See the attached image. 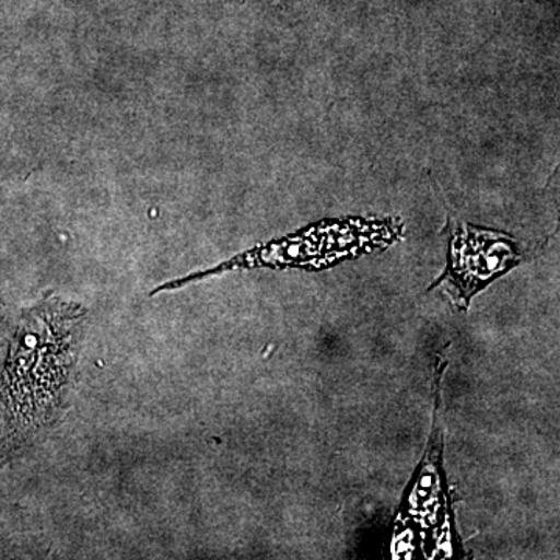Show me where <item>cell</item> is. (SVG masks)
<instances>
[{"label": "cell", "mask_w": 560, "mask_h": 560, "mask_svg": "<svg viewBox=\"0 0 560 560\" xmlns=\"http://www.w3.org/2000/svg\"><path fill=\"white\" fill-rule=\"evenodd\" d=\"M86 316L79 302L55 294H46L22 313L0 375L7 415L0 463L28 447L60 419Z\"/></svg>", "instance_id": "1"}, {"label": "cell", "mask_w": 560, "mask_h": 560, "mask_svg": "<svg viewBox=\"0 0 560 560\" xmlns=\"http://www.w3.org/2000/svg\"><path fill=\"white\" fill-rule=\"evenodd\" d=\"M515 260L517 254L506 235L475 230L466 224L453 232L451 271L453 279L466 285H480L482 280L506 271Z\"/></svg>", "instance_id": "2"}, {"label": "cell", "mask_w": 560, "mask_h": 560, "mask_svg": "<svg viewBox=\"0 0 560 560\" xmlns=\"http://www.w3.org/2000/svg\"><path fill=\"white\" fill-rule=\"evenodd\" d=\"M0 308H2V305H0Z\"/></svg>", "instance_id": "3"}]
</instances>
